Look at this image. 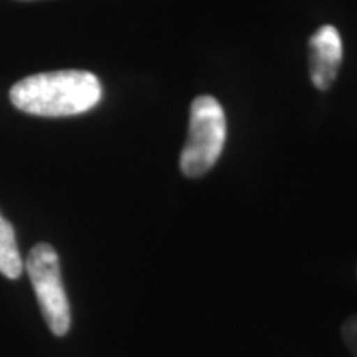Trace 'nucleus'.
I'll use <instances>...</instances> for the list:
<instances>
[{
	"label": "nucleus",
	"mask_w": 357,
	"mask_h": 357,
	"mask_svg": "<svg viewBox=\"0 0 357 357\" xmlns=\"http://www.w3.org/2000/svg\"><path fill=\"white\" fill-rule=\"evenodd\" d=\"M101 83L83 70H60L22 78L10 89V101L24 113L61 118L86 113L100 102Z\"/></svg>",
	"instance_id": "nucleus-1"
},
{
	"label": "nucleus",
	"mask_w": 357,
	"mask_h": 357,
	"mask_svg": "<svg viewBox=\"0 0 357 357\" xmlns=\"http://www.w3.org/2000/svg\"><path fill=\"white\" fill-rule=\"evenodd\" d=\"M227 139V119L222 105L212 96L195 98L190 106L189 136L181 154L187 177H200L215 166Z\"/></svg>",
	"instance_id": "nucleus-2"
},
{
	"label": "nucleus",
	"mask_w": 357,
	"mask_h": 357,
	"mask_svg": "<svg viewBox=\"0 0 357 357\" xmlns=\"http://www.w3.org/2000/svg\"><path fill=\"white\" fill-rule=\"evenodd\" d=\"M24 265L48 328L55 336H65L70 331L71 314L56 250L50 243L35 245Z\"/></svg>",
	"instance_id": "nucleus-3"
},
{
	"label": "nucleus",
	"mask_w": 357,
	"mask_h": 357,
	"mask_svg": "<svg viewBox=\"0 0 357 357\" xmlns=\"http://www.w3.org/2000/svg\"><path fill=\"white\" fill-rule=\"evenodd\" d=\"M342 61L341 35L333 25H324L310 40V73L314 86L328 89L336 82Z\"/></svg>",
	"instance_id": "nucleus-4"
},
{
	"label": "nucleus",
	"mask_w": 357,
	"mask_h": 357,
	"mask_svg": "<svg viewBox=\"0 0 357 357\" xmlns=\"http://www.w3.org/2000/svg\"><path fill=\"white\" fill-rule=\"evenodd\" d=\"M24 271L19 247H17L15 230L7 218L0 213V273L8 280H17Z\"/></svg>",
	"instance_id": "nucleus-5"
},
{
	"label": "nucleus",
	"mask_w": 357,
	"mask_h": 357,
	"mask_svg": "<svg viewBox=\"0 0 357 357\" xmlns=\"http://www.w3.org/2000/svg\"><path fill=\"white\" fill-rule=\"evenodd\" d=\"M342 339L352 354L357 357V316H351L342 326Z\"/></svg>",
	"instance_id": "nucleus-6"
}]
</instances>
